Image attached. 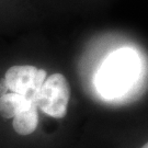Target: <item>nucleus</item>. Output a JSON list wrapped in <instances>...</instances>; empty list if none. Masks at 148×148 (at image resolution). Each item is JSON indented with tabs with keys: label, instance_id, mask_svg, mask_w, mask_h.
Returning <instances> with one entry per match:
<instances>
[{
	"label": "nucleus",
	"instance_id": "obj_1",
	"mask_svg": "<svg viewBox=\"0 0 148 148\" xmlns=\"http://www.w3.org/2000/svg\"><path fill=\"white\" fill-rule=\"evenodd\" d=\"M142 60L136 51L122 47L106 57L95 76V86L106 101H117L132 91L142 74Z\"/></svg>",
	"mask_w": 148,
	"mask_h": 148
},
{
	"label": "nucleus",
	"instance_id": "obj_2",
	"mask_svg": "<svg viewBox=\"0 0 148 148\" xmlns=\"http://www.w3.org/2000/svg\"><path fill=\"white\" fill-rule=\"evenodd\" d=\"M70 99V86L65 76L59 73L46 77L36 97L37 109L55 119H62L67 114Z\"/></svg>",
	"mask_w": 148,
	"mask_h": 148
},
{
	"label": "nucleus",
	"instance_id": "obj_3",
	"mask_svg": "<svg viewBox=\"0 0 148 148\" xmlns=\"http://www.w3.org/2000/svg\"><path fill=\"white\" fill-rule=\"evenodd\" d=\"M47 77L44 69L32 65H14L7 70L5 76L8 90L23 95L27 100L36 103V97Z\"/></svg>",
	"mask_w": 148,
	"mask_h": 148
},
{
	"label": "nucleus",
	"instance_id": "obj_4",
	"mask_svg": "<svg viewBox=\"0 0 148 148\" xmlns=\"http://www.w3.org/2000/svg\"><path fill=\"white\" fill-rule=\"evenodd\" d=\"M34 104L36 106V103L27 100L23 95L8 92L0 97V115L5 119H13L20 112L25 111Z\"/></svg>",
	"mask_w": 148,
	"mask_h": 148
},
{
	"label": "nucleus",
	"instance_id": "obj_5",
	"mask_svg": "<svg viewBox=\"0 0 148 148\" xmlns=\"http://www.w3.org/2000/svg\"><path fill=\"white\" fill-rule=\"evenodd\" d=\"M37 106H32L30 109L20 112L13 117V130L20 135H30L36 130L38 124Z\"/></svg>",
	"mask_w": 148,
	"mask_h": 148
},
{
	"label": "nucleus",
	"instance_id": "obj_6",
	"mask_svg": "<svg viewBox=\"0 0 148 148\" xmlns=\"http://www.w3.org/2000/svg\"><path fill=\"white\" fill-rule=\"evenodd\" d=\"M8 92H9V90H8V87L5 85V79H1L0 80V97H2V95L8 93Z\"/></svg>",
	"mask_w": 148,
	"mask_h": 148
},
{
	"label": "nucleus",
	"instance_id": "obj_7",
	"mask_svg": "<svg viewBox=\"0 0 148 148\" xmlns=\"http://www.w3.org/2000/svg\"><path fill=\"white\" fill-rule=\"evenodd\" d=\"M142 148H148V145H147V144H145V145H144V146Z\"/></svg>",
	"mask_w": 148,
	"mask_h": 148
}]
</instances>
